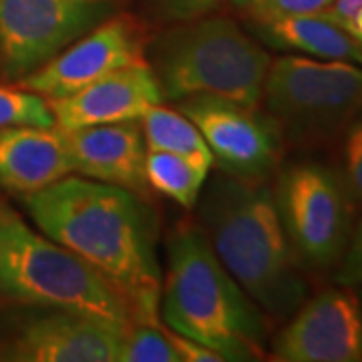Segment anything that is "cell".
<instances>
[{
	"label": "cell",
	"instance_id": "obj_1",
	"mask_svg": "<svg viewBox=\"0 0 362 362\" xmlns=\"http://www.w3.org/2000/svg\"><path fill=\"white\" fill-rule=\"evenodd\" d=\"M23 206L40 232L111 284L135 322L161 324L157 221L141 194L71 173L23 195Z\"/></svg>",
	"mask_w": 362,
	"mask_h": 362
},
{
	"label": "cell",
	"instance_id": "obj_2",
	"mask_svg": "<svg viewBox=\"0 0 362 362\" xmlns=\"http://www.w3.org/2000/svg\"><path fill=\"white\" fill-rule=\"evenodd\" d=\"M199 228L233 280L266 316L288 320L308 298L304 266L280 220L266 181L221 171L197 199Z\"/></svg>",
	"mask_w": 362,
	"mask_h": 362
},
{
	"label": "cell",
	"instance_id": "obj_3",
	"mask_svg": "<svg viewBox=\"0 0 362 362\" xmlns=\"http://www.w3.org/2000/svg\"><path fill=\"white\" fill-rule=\"evenodd\" d=\"M159 320L223 361L252 362L268 354V316L223 268L199 223L183 221L168 238Z\"/></svg>",
	"mask_w": 362,
	"mask_h": 362
},
{
	"label": "cell",
	"instance_id": "obj_4",
	"mask_svg": "<svg viewBox=\"0 0 362 362\" xmlns=\"http://www.w3.org/2000/svg\"><path fill=\"white\" fill-rule=\"evenodd\" d=\"M145 57L165 101L207 95L262 107L272 57L228 16L175 23L147 42Z\"/></svg>",
	"mask_w": 362,
	"mask_h": 362
},
{
	"label": "cell",
	"instance_id": "obj_5",
	"mask_svg": "<svg viewBox=\"0 0 362 362\" xmlns=\"http://www.w3.org/2000/svg\"><path fill=\"white\" fill-rule=\"evenodd\" d=\"M0 306L63 308L129 328L133 314L111 284L35 230L0 195Z\"/></svg>",
	"mask_w": 362,
	"mask_h": 362
},
{
	"label": "cell",
	"instance_id": "obj_6",
	"mask_svg": "<svg viewBox=\"0 0 362 362\" xmlns=\"http://www.w3.org/2000/svg\"><path fill=\"white\" fill-rule=\"evenodd\" d=\"M262 105L286 145H337L362 111V65L304 54L272 59Z\"/></svg>",
	"mask_w": 362,
	"mask_h": 362
},
{
	"label": "cell",
	"instance_id": "obj_7",
	"mask_svg": "<svg viewBox=\"0 0 362 362\" xmlns=\"http://www.w3.org/2000/svg\"><path fill=\"white\" fill-rule=\"evenodd\" d=\"M274 199L286 238L304 268H337L354 230V202L340 171L302 161L278 173Z\"/></svg>",
	"mask_w": 362,
	"mask_h": 362
},
{
	"label": "cell",
	"instance_id": "obj_8",
	"mask_svg": "<svg viewBox=\"0 0 362 362\" xmlns=\"http://www.w3.org/2000/svg\"><path fill=\"white\" fill-rule=\"evenodd\" d=\"M111 13V0H0L2 75L18 83Z\"/></svg>",
	"mask_w": 362,
	"mask_h": 362
},
{
	"label": "cell",
	"instance_id": "obj_9",
	"mask_svg": "<svg viewBox=\"0 0 362 362\" xmlns=\"http://www.w3.org/2000/svg\"><path fill=\"white\" fill-rule=\"evenodd\" d=\"M204 135L214 165L238 177L268 181L284 157V137L276 121L259 107L220 97H189L177 103Z\"/></svg>",
	"mask_w": 362,
	"mask_h": 362
},
{
	"label": "cell",
	"instance_id": "obj_10",
	"mask_svg": "<svg viewBox=\"0 0 362 362\" xmlns=\"http://www.w3.org/2000/svg\"><path fill=\"white\" fill-rule=\"evenodd\" d=\"M145 51L147 40L137 21L115 14L21 78L18 85L47 99H61L115 71L147 65Z\"/></svg>",
	"mask_w": 362,
	"mask_h": 362
},
{
	"label": "cell",
	"instance_id": "obj_11",
	"mask_svg": "<svg viewBox=\"0 0 362 362\" xmlns=\"http://www.w3.org/2000/svg\"><path fill=\"white\" fill-rule=\"evenodd\" d=\"M276 362H362V308L349 286L306 298L270 340Z\"/></svg>",
	"mask_w": 362,
	"mask_h": 362
},
{
	"label": "cell",
	"instance_id": "obj_12",
	"mask_svg": "<svg viewBox=\"0 0 362 362\" xmlns=\"http://www.w3.org/2000/svg\"><path fill=\"white\" fill-rule=\"evenodd\" d=\"M28 310L0 346V361L121 362L127 328L63 308Z\"/></svg>",
	"mask_w": 362,
	"mask_h": 362
},
{
	"label": "cell",
	"instance_id": "obj_13",
	"mask_svg": "<svg viewBox=\"0 0 362 362\" xmlns=\"http://www.w3.org/2000/svg\"><path fill=\"white\" fill-rule=\"evenodd\" d=\"M163 101L161 87L149 65L121 69L73 95L49 99L54 125L61 131L139 121L153 105Z\"/></svg>",
	"mask_w": 362,
	"mask_h": 362
},
{
	"label": "cell",
	"instance_id": "obj_14",
	"mask_svg": "<svg viewBox=\"0 0 362 362\" xmlns=\"http://www.w3.org/2000/svg\"><path fill=\"white\" fill-rule=\"evenodd\" d=\"M73 173L145 195L147 147L139 121L65 131Z\"/></svg>",
	"mask_w": 362,
	"mask_h": 362
},
{
	"label": "cell",
	"instance_id": "obj_15",
	"mask_svg": "<svg viewBox=\"0 0 362 362\" xmlns=\"http://www.w3.org/2000/svg\"><path fill=\"white\" fill-rule=\"evenodd\" d=\"M73 173L65 131L54 127L0 129V189L28 195Z\"/></svg>",
	"mask_w": 362,
	"mask_h": 362
},
{
	"label": "cell",
	"instance_id": "obj_16",
	"mask_svg": "<svg viewBox=\"0 0 362 362\" xmlns=\"http://www.w3.org/2000/svg\"><path fill=\"white\" fill-rule=\"evenodd\" d=\"M247 25L259 42L276 51L362 65L361 45L320 14H278L250 18Z\"/></svg>",
	"mask_w": 362,
	"mask_h": 362
},
{
	"label": "cell",
	"instance_id": "obj_17",
	"mask_svg": "<svg viewBox=\"0 0 362 362\" xmlns=\"http://www.w3.org/2000/svg\"><path fill=\"white\" fill-rule=\"evenodd\" d=\"M147 151H165L194 161L202 168L211 169L214 156L207 147L204 135L195 123L181 113L180 109H169L163 103L153 105L139 119Z\"/></svg>",
	"mask_w": 362,
	"mask_h": 362
},
{
	"label": "cell",
	"instance_id": "obj_18",
	"mask_svg": "<svg viewBox=\"0 0 362 362\" xmlns=\"http://www.w3.org/2000/svg\"><path fill=\"white\" fill-rule=\"evenodd\" d=\"M207 175L209 169L181 156L165 151H147L145 156L147 187L185 209L197 206Z\"/></svg>",
	"mask_w": 362,
	"mask_h": 362
},
{
	"label": "cell",
	"instance_id": "obj_19",
	"mask_svg": "<svg viewBox=\"0 0 362 362\" xmlns=\"http://www.w3.org/2000/svg\"><path fill=\"white\" fill-rule=\"evenodd\" d=\"M6 127H54L49 99L25 87H0V129Z\"/></svg>",
	"mask_w": 362,
	"mask_h": 362
},
{
	"label": "cell",
	"instance_id": "obj_20",
	"mask_svg": "<svg viewBox=\"0 0 362 362\" xmlns=\"http://www.w3.org/2000/svg\"><path fill=\"white\" fill-rule=\"evenodd\" d=\"M121 362H180L163 324L133 322L123 338Z\"/></svg>",
	"mask_w": 362,
	"mask_h": 362
},
{
	"label": "cell",
	"instance_id": "obj_21",
	"mask_svg": "<svg viewBox=\"0 0 362 362\" xmlns=\"http://www.w3.org/2000/svg\"><path fill=\"white\" fill-rule=\"evenodd\" d=\"M340 175L346 183L354 207L362 211V111L340 137Z\"/></svg>",
	"mask_w": 362,
	"mask_h": 362
},
{
	"label": "cell",
	"instance_id": "obj_22",
	"mask_svg": "<svg viewBox=\"0 0 362 362\" xmlns=\"http://www.w3.org/2000/svg\"><path fill=\"white\" fill-rule=\"evenodd\" d=\"M240 13L250 18H266L278 14H318L334 0H233Z\"/></svg>",
	"mask_w": 362,
	"mask_h": 362
},
{
	"label": "cell",
	"instance_id": "obj_23",
	"mask_svg": "<svg viewBox=\"0 0 362 362\" xmlns=\"http://www.w3.org/2000/svg\"><path fill=\"white\" fill-rule=\"evenodd\" d=\"M334 284L349 288L362 286V221L354 226L349 246L334 268Z\"/></svg>",
	"mask_w": 362,
	"mask_h": 362
},
{
	"label": "cell",
	"instance_id": "obj_24",
	"mask_svg": "<svg viewBox=\"0 0 362 362\" xmlns=\"http://www.w3.org/2000/svg\"><path fill=\"white\" fill-rule=\"evenodd\" d=\"M220 0H153L157 13L169 23H185L209 14Z\"/></svg>",
	"mask_w": 362,
	"mask_h": 362
},
{
	"label": "cell",
	"instance_id": "obj_25",
	"mask_svg": "<svg viewBox=\"0 0 362 362\" xmlns=\"http://www.w3.org/2000/svg\"><path fill=\"white\" fill-rule=\"evenodd\" d=\"M318 14L346 30L354 40L362 37V0H334Z\"/></svg>",
	"mask_w": 362,
	"mask_h": 362
},
{
	"label": "cell",
	"instance_id": "obj_26",
	"mask_svg": "<svg viewBox=\"0 0 362 362\" xmlns=\"http://www.w3.org/2000/svg\"><path fill=\"white\" fill-rule=\"evenodd\" d=\"M168 337L175 352H177V356H180V362H223V358L216 350L202 344V342H197L194 338L177 334V332H173L169 328Z\"/></svg>",
	"mask_w": 362,
	"mask_h": 362
},
{
	"label": "cell",
	"instance_id": "obj_27",
	"mask_svg": "<svg viewBox=\"0 0 362 362\" xmlns=\"http://www.w3.org/2000/svg\"><path fill=\"white\" fill-rule=\"evenodd\" d=\"M354 290H356V294H358V300H361V308H362V286L354 288Z\"/></svg>",
	"mask_w": 362,
	"mask_h": 362
},
{
	"label": "cell",
	"instance_id": "obj_28",
	"mask_svg": "<svg viewBox=\"0 0 362 362\" xmlns=\"http://www.w3.org/2000/svg\"><path fill=\"white\" fill-rule=\"evenodd\" d=\"M356 42H358V45H361V49H362V37H361V39H356Z\"/></svg>",
	"mask_w": 362,
	"mask_h": 362
}]
</instances>
